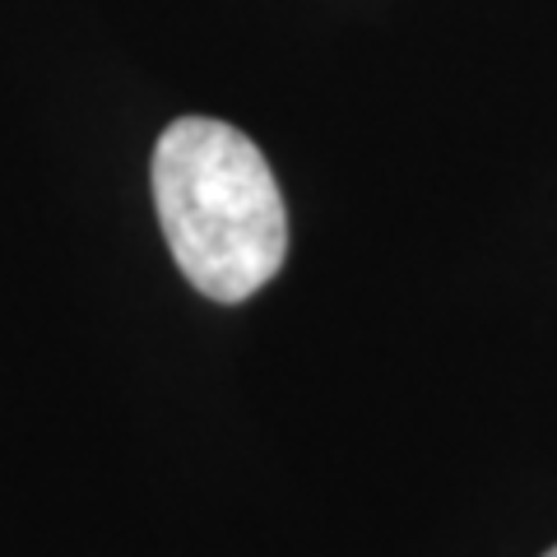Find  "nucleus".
Wrapping results in <instances>:
<instances>
[{"label": "nucleus", "instance_id": "2", "mask_svg": "<svg viewBox=\"0 0 557 557\" xmlns=\"http://www.w3.org/2000/svg\"><path fill=\"white\" fill-rule=\"evenodd\" d=\"M544 557H557V548H548V553H544Z\"/></svg>", "mask_w": 557, "mask_h": 557}, {"label": "nucleus", "instance_id": "1", "mask_svg": "<svg viewBox=\"0 0 557 557\" xmlns=\"http://www.w3.org/2000/svg\"><path fill=\"white\" fill-rule=\"evenodd\" d=\"M153 205L182 274L214 302H247L288 256L278 182L228 121L182 116L153 149Z\"/></svg>", "mask_w": 557, "mask_h": 557}]
</instances>
